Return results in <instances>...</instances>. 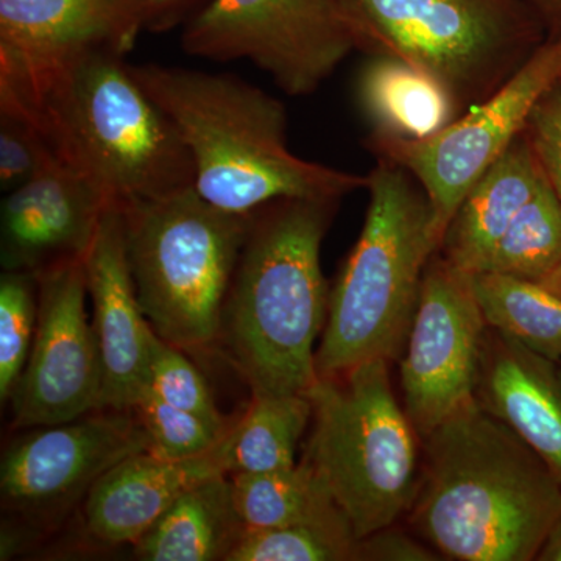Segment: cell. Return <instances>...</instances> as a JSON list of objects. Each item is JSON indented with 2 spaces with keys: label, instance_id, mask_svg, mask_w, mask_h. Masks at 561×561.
Returning <instances> with one entry per match:
<instances>
[{
  "label": "cell",
  "instance_id": "52a82bcc",
  "mask_svg": "<svg viewBox=\"0 0 561 561\" xmlns=\"http://www.w3.org/2000/svg\"><path fill=\"white\" fill-rule=\"evenodd\" d=\"M356 49L440 81L467 113L549 38L526 0H339Z\"/></svg>",
  "mask_w": 561,
  "mask_h": 561
},
{
  "label": "cell",
  "instance_id": "d6986e66",
  "mask_svg": "<svg viewBox=\"0 0 561 561\" xmlns=\"http://www.w3.org/2000/svg\"><path fill=\"white\" fill-rule=\"evenodd\" d=\"M545 181L523 133L461 201L438 253L470 275L482 272L502 236Z\"/></svg>",
  "mask_w": 561,
  "mask_h": 561
},
{
  "label": "cell",
  "instance_id": "5bb4252c",
  "mask_svg": "<svg viewBox=\"0 0 561 561\" xmlns=\"http://www.w3.org/2000/svg\"><path fill=\"white\" fill-rule=\"evenodd\" d=\"M147 24L142 0H0V84L35 83L98 51L125 57Z\"/></svg>",
  "mask_w": 561,
  "mask_h": 561
},
{
  "label": "cell",
  "instance_id": "e575fe53",
  "mask_svg": "<svg viewBox=\"0 0 561 561\" xmlns=\"http://www.w3.org/2000/svg\"><path fill=\"white\" fill-rule=\"evenodd\" d=\"M538 284H541L542 287H546V289L551 290L552 294H556L557 297L561 298V262Z\"/></svg>",
  "mask_w": 561,
  "mask_h": 561
},
{
  "label": "cell",
  "instance_id": "484cf974",
  "mask_svg": "<svg viewBox=\"0 0 561 561\" xmlns=\"http://www.w3.org/2000/svg\"><path fill=\"white\" fill-rule=\"evenodd\" d=\"M357 540L346 513L335 508L311 522L245 531L227 561L357 560Z\"/></svg>",
  "mask_w": 561,
  "mask_h": 561
},
{
  "label": "cell",
  "instance_id": "4fadbf2b",
  "mask_svg": "<svg viewBox=\"0 0 561 561\" xmlns=\"http://www.w3.org/2000/svg\"><path fill=\"white\" fill-rule=\"evenodd\" d=\"M144 451L150 453L149 435L133 411L101 409L68 423L32 427L3 453V508L28 522L57 519L111 468Z\"/></svg>",
  "mask_w": 561,
  "mask_h": 561
},
{
  "label": "cell",
  "instance_id": "d6a6232c",
  "mask_svg": "<svg viewBox=\"0 0 561 561\" xmlns=\"http://www.w3.org/2000/svg\"><path fill=\"white\" fill-rule=\"evenodd\" d=\"M548 28L549 36L561 33V0H526Z\"/></svg>",
  "mask_w": 561,
  "mask_h": 561
},
{
  "label": "cell",
  "instance_id": "30bf717a",
  "mask_svg": "<svg viewBox=\"0 0 561 561\" xmlns=\"http://www.w3.org/2000/svg\"><path fill=\"white\" fill-rule=\"evenodd\" d=\"M561 83V33L549 36L512 79L432 138L371 133L368 146L419 181L442 239L461 201L526 130L538 103Z\"/></svg>",
  "mask_w": 561,
  "mask_h": 561
},
{
  "label": "cell",
  "instance_id": "cb8c5ba5",
  "mask_svg": "<svg viewBox=\"0 0 561 561\" xmlns=\"http://www.w3.org/2000/svg\"><path fill=\"white\" fill-rule=\"evenodd\" d=\"M471 280L491 330L560 364V297L534 280L500 273H474Z\"/></svg>",
  "mask_w": 561,
  "mask_h": 561
},
{
  "label": "cell",
  "instance_id": "f546056e",
  "mask_svg": "<svg viewBox=\"0 0 561 561\" xmlns=\"http://www.w3.org/2000/svg\"><path fill=\"white\" fill-rule=\"evenodd\" d=\"M43 133L24 114L0 106V186L3 192L27 183L57 161Z\"/></svg>",
  "mask_w": 561,
  "mask_h": 561
},
{
  "label": "cell",
  "instance_id": "1f68e13d",
  "mask_svg": "<svg viewBox=\"0 0 561 561\" xmlns=\"http://www.w3.org/2000/svg\"><path fill=\"white\" fill-rule=\"evenodd\" d=\"M423 542L393 526L375 531L359 540L357 561H435L440 560Z\"/></svg>",
  "mask_w": 561,
  "mask_h": 561
},
{
  "label": "cell",
  "instance_id": "7a4b0ae2",
  "mask_svg": "<svg viewBox=\"0 0 561 561\" xmlns=\"http://www.w3.org/2000/svg\"><path fill=\"white\" fill-rule=\"evenodd\" d=\"M0 106L31 119L58 160L111 206L195 187L194 164L175 124L121 55L98 51L35 83L0 84Z\"/></svg>",
  "mask_w": 561,
  "mask_h": 561
},
{
  "label": "cell",
  "instance_id": "6da1fadb",
  "mask_svg": "<svg viewBox=\"0 0 561 561\" xmlns=\"http://www.w3.org/2000/svg\"><path fill=\"white\" fill-rule=\"evenodd\" d=\"M421 442L416 534L446 559L537 560L561 518V482L546 461L478 401Z\"/></svg>",
  "mask_w": 561,
  "mask_h": 561
},
{
  "label": "cell",
  "instance_id": "4dcf8cb0",
  "mask_svg": "<svg viewBox=\"0 0 561 561\" xmlns=\"http://www.w3.org/2000/svg\"><path fill=\"white\" fill-rule=\"evenodd\" d=\"M524 135L561 202V83L538 103Z\"/></svg>",
  "mask_w": 561,
  "mask_h": 561
},
{
  "label": "cell",
  "instance_id": "603a6c76",
  "mask_svg": "<svg viewBox=\"0 0 561 561\" xmlns=\"http://www.w3.org/2000/svg\"><path fill=\"white\" fill-rule=\"evenodd\" d=\"M230 482L245 531L311 522L341 507L306 457L286 470L231 474Z\"/></svg>",
  "mask_w": 561,
  "mask_h": 561
},
{
  "label": "cell",
  "instance_id": "836d02e7",
  "mask_svg": "<svg viewBox=\"0 0 561 561\" xmlns=\"http://www.w3.org/2000/svg\"><path fill=\"white\" fill-rule=\"evenodd\" d=\"M537 560L561 561V518L549 531L548 538L542 542Z\"/></svg>",
  "mask_w": 561,
  "mask_h": 561
},
{
  "label": "cell",
  "instance_id": "3957f363",
  "mask_svg": "<svg viewBox=\"0 0 561 561\" xmlns=\"http://www.w3.org/2000/svg\"><path fill=\"white\" fill-rule=\"evenodd\" d=\"M128 69L175 124L195 190L217 208L250 214L280 198L341 201L367 187V175L295 154L283 102L239 77L154 62Z\"/></svg>",
  "mask_w": 561,
  "mask_h": 561
},
{
  "label": "cell",
  "instance_id": "4316f807",
  "mask_svg": "<svg viewBox=\"0 0 561 561\" xmlns=\"http://www.w3.org/2000/svg\"><path fill=\"white\" fill-rule=\"evenodd\" d=\"M38 323V279L3 271L0 278V400L10 401L31 356Z\"/></svg>",
  "mask_w": 561,
  "mask_h": 561
},
{
  "label": "cell",
  "instance_id": "9a60e30c",
  "mask_svg": "<svg viewBox=\"0 0 561 561\" xmlns=\"http://www.w3.org/2000/svg\"><path fill=\"white\" fill-rule=\"evenodd\" d=\"M84 271L103 365L101 409L131 411L147 386L154 331L136 294L117 206L103 214Z\"/></svg>",
  "mask_w": 561,
  "mask_h": 561
},
{
  "label": "cell",
  "instance_id": "5b68a950",
  "mask_svg": "<svg viewBox=\"0 0 561 561\" xmlns=\"http://www.w3.org/2000/svg\"><path fill=\"white\" fill-rule=\"evenodd\" d=\"M359 239L330 290L316 353L319 378L375 359H400L419 308L424 272L440 249L426 192L400 165L378 158Z\"/></svg>",
  "mask_w": 561,
  "mask_h": 561
},
{
  "label": "cell",
  "instance_id": "ffe728a7",
  "mask_svg": "<svg viewBox=\"0 0 561 561\" xmlns=\"http://www.w3.org/2000/svg\"><path fill=\"white\" fill-rule=\"evenodd\" d=\"M356 98L375 135L432 138L465 111L445 87L415 66L391 57H370L356 81Z\"/></svg>",
  "mask_w": 561,
  "mask_h": 561
},
{
  "label": "cell",
  "instance_id": "83f0119b",
  "mask_svg": "<svg viewBox=\"0 0 561 561\" xmlns=\"http://www.w3.org/2000/svg\"><path fill=\"white\" fill-rule=\"evenodd\" d=\"M149 435L150 453L162 459L187 460L213 453L227 432L144 390L131 409Z\"/></svg>",
  "mask_w": 561,
  "mask_h": 561
},
{
  "label": "cell",
  "instance_id": "f1b7e54d",
  "mask_svg": "<svg viewBox=\"0 0 561 561\" xmlns=\"http://www.w3.org/2000/svg\"><path fill=\"white\" fill-rule=\"evenodd\" d=\"M144 390L151 391L168 404L201 416L221 431L231 427L232 421L225 419L217 409L201 370L190 357L184 356L183 350L162 341L157 332L151 341L149 375Z\"/></svg>",
  "mask_w": 561,
  "mask_h": 561
},
{
  "label": "cell",
  "instance_id": "9c48e42d",
  "mask_svg": "<svg viewBox=\"0 0 561 561\" xmlns=\"http://www.w3.org/2000/svg\"><path fill=\"white\" fill-rule=\"evenodd\" d=\"M181 43L191 57L253 62L291 98L319 90L356 50L339 0H213Z\"/></svg>",
  "mask_w": 561,
  "mask_h": 561
},
{
  "label": "cell",
  "instance_id": "d590c367",
  "mask_svg": "<svg viewBox=\"0 0 561 561\" xmlns=\"http://www.w3.org/2000/svg\"><path fill=\"white\" fill-rule=\"evenodd\" d=\"M144 5H146L147 14H149V21L150 18L153 16L154 11L157 9H160V7H168L171 5V3H175L176 0H142Z\"/></svg>",
  "mask_w": 561,
  "mask_h": 561
},
{
  "label": "cell",
  "instance_id": "2e32d148",
  "mask_svg": "<svg viewBox=\"0 0 561 561\" xmlns=\"http://www.w3.org/2000/svg\"><path fill=\"white\" fill-rule=\"evenodd\" d=\"M110 206L68 165L51 162L3 198V271L36 275L61 262L84 260Z\"/></svg>",
  "mask_w": 561,
  "mask_h": 561
},
{
  "label": "cell",
  "instance_id": "277c9868",
  "mask_svg": "<svg viewBox=\"0 0 561 561\" xmlns=\"http://www.w3.org/2000/svg\"><path fill=\"white\" fill-rule=\"evenodd\" d=\"M337 203L280 198L253 213L217 342L251 394L308 393L319 379L330 308L321 243Z\"/></svg>",
  "mask_w": 561,
  "mask_h": 561
},
{
  "label": "cell",
  "instance_id": "ba28073f",
  "mask_svg": "<svg viewBox=\"0 0 561 561\" xmlns=\"http://www.w3.org/2000/svg\"><path fill=\"white\" fill-rule=\"evenodd\" d=\"M312 432L306 446L357 540L393 526L419 490V434L391 389L389 360L319 378L308 391Z\"/></svg>",
  "mask_w": 561,
  "mask_h": 561
},
{
  "label": "cell",
  "instance_id": "d4e9b609",
  "mask_svg": "<svg viewBox=\"0 0 561 561\" xmlns=\"http://www.w3.org/2000/svg\"><path fill=\"white\" fill-rule=\"evenodd\" d=\"M560 262L561 202L546 179L502 236L482 272L540 283Z\"/></svg>",
  "mask_w": 561,
  "mask_h": 561
},
{
  "label": "cell",
  "instance_id": "7402d4cb",
  "mask_svg": "<svg viewBox=\"0 0 561 561\" xmlns=\"http://www.w3.org/2000/svg\"><path fill=\"white\" fill-rule=\"evenodd\" d=\"M312 413L308 393L251 394L249 408L217 446L225 472H271L297 465Z\"/></svg>",
  "mask_w": 561,
  "mask_h": 561
},
{
  "label": "cell",
  "instance_id": "ac0fdd59",
  "mask_svg": "<svg viewBox=\"0 0 561 561\" xmlns=\"http://www.w3.org/2000/svg\"><path fill=\"white\" fill-rule=\"evenodd\" d=\"M476 400L515 431L561 482L559 364L489 328Z\"/></svg>",
  "mask_w": 561,
  "mask_h": 561
},
{
  "label": "cell",
  "instance_id": "8d00e7d4",
  "mask_svg": "<svg viewBox=\"0 0 561 561\" xmlns=\"http://www.w3.org/2000/svg\"><path fill=\"white\" fill-rule=\"evenodd\" d=\"M559 373H560V378H561V362L559 364Z\"/></svg>",
  "mask_w": 561,
  "mask_h": 561
},
{
  "label": "cell",
  "instance_id": "7c38bea8",
  "mask_svg": "<svg viewBox=\"0 0 561 561\" xmlns=\"http://www.w3.org/2000/svg\"><path fill=\"white\" fill-rule=\"evenodd\" d=\"M38 323L31 356L11 397L13 427L68 423L101 411L103 365L88 320L84 260L36 273Z\"/></svg>",
  "mask_w": 561,
  "mask_h": 561
},
{
  "label": "cell",
  "instance_id": "e0dca14e",
  "mask_svg": "<svg viewBox=\"0 0 561 561\" xmlns=\"http://www.w3.org/2000/svg\"><path fill=\"white\" fill-rule=\"evenodd\" d=\"M227 474L217 448L187 460L133 454L102 476L84 497V531L105 546L135 545L184 491Z\"/></svg>",
  "mask_w": 561,
  "mask_h": 561
},
{
  "label": "cell",
  "instance_id": "8fae6325",
  "mask_svg": "<svg viewBox=\"0 0 561 561\" xmlns=\"http://www.w3.org/2000/svg\"><path fill=\"white\" fill-rule=\"evenodd\" d=\"M486 330L470 273L435 253L400 357L402 408L420 440L478 401Z\"/></svg>",
  "mask_w": 561,
  "mask_h": 561
},
{
  "label": "cell",
  "instance_id": "44dd1931",
  "mask_svg": "<svg viewBox=\"0 0 561 561\" xmlns=\"http://www.w3.org/2000/svg\"><path fill=\"white\" fill-rule=\"evenodd\" d=\"M243 534L230 476L219 474L184 491L133 548L144 561H227Z\"/></svg>",
  "mask_w": 561,
  "mask_h": 561
},
{
  "label": "cell",
  "instance_id": "8992f818",
  "mask_svg": "<svg viewBox=\"0 0 561 561\" xmlns=\"http://www.w3.org/2000/svg\"><path fill=\"white\" fill-rule=\"evenodd\" d=\"M121 210L128 264L151 330L191 353L217 346L254 210L228 213L195 187Z\"/></svg>",
  "mask_w": 561,
  "mask_h": 561
}]
</instances>
